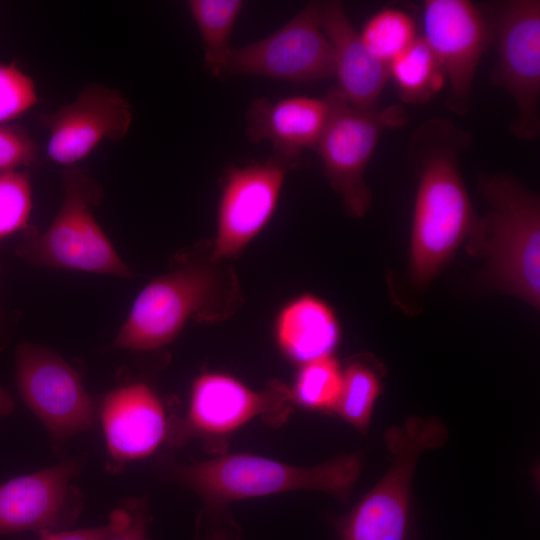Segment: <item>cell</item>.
<instances>
[{"mask_svg":"<svg viewBox=\"0 0 540 540\" xmlns=\"http://www.w3.org/2000/svg\"><path fill=\"white\" fill-rule=\"evenodd\" d=\"M19 394L46 428L54 447L95 428L98 408L81 375L46 347L21 342L15 353Z\"/></svg>","mask_w":540,"mask_h":540,"instance_id":"9c48e42d","label":"cell"},{"mask_svg":"<svg viewBox=\"0 0 540 540\" xmlns=\"http://www.w3.org/2000/svg\"><path fill=\"white\" fill-rule=\"evenodd\" d=\"M79 472V463L69 459L0 484V534L73 525L83 509V496L71 483Z\"/></svg>","mask_w":540,"mask_h":540,"instance_id":"9a60e30c","label":"cell"},{"mask_svg":"<svg viewBox=\"0 0 540 540\" xmlns=\"http://www.w3.org/2000/svg\"><path fill=\"white\" fill-rule=\"evenodd\" d=\"M490 12L487 20L497 48L491 82L514 102L511 132L521 140H533L540 131V1L497 2Z\"/></svg>","mask_w":540,"mask_h":540,"instance_id":"ba28073f","label":"cell"},{"mask_svg":"<svg viewBox=\"0 0 540 540\" xmlns=\"http://www.w3.org/2000/svg\"><path fill=\"white\" fill-rule=\"evenodd\" d=\"M299 167L274 155L262 162L232 167L224 177L218 202L215 259L238 258L271 220L287 173Z\"/></svg>","mask_w":540,"mask_h":540,"instance_id":"8fae6325","label":"cell"},{"mask_svg":"<svg viewBox=\"0 0 540 540\" xmlns=\"http://www.w3.org/2000/svg\"><path fill=\"white\" fill-rule=\"evenodd\" d=\"M98 418L115 468L151 455L169 433L160 399L141 382L107 393L98 408Z\"/></svg>","mask_w":540,"mask_h":540,"instance_id":"2e32d148","label":"cell"},{"mask_svg":"<svg viewBox=\"0 0 540 540\" xmlns=\"http://www.w3.org/2000/svg\"><path fill=\"white\" fill-rule=\"evenodd\" d=\"M244 6L241 0H191L188 7L199 30L206 68L220 77L232 49L230 38Z\"/></svg>","mask_w":540,"mask_h":540,"instance_id":"7402d4cb","label":"cell"},{"mask_svg":"<svg viewBox=\"0 0 540 540\" xmlns=\"http://www.w3.org/2000/svg\"><path fill=\"white\" fill-rule=\"evenodd\" d=\"M14 400L10 393L0 386V418L12 413L14 409Z\"/></svg>","mask_w":540,"mask_h":540,"instance_id":"f546056e","label":"cell"},{"mask_svg":"<svg viewBox=\"0 0 540 540\" xmlns=\"http://www.w3.org/2000/svg\"><path fill=\"white\" fill-rule=\"evenodd\" d=\"M38 158V145L24 127L0 124V173L27 170Z\"/></svg>","mask_w":540,"mask_h":540,"instance_id":"4316f807","label":"cell"},{"mask_svg":"<svg viewBox=\"0 0 540 540\" xmlns=\"http://www.w3.org/2000/svg\"><path fill=\"white\" fill-rule=\"evenodd\" d=\"M332 111L330 91L322 98H257L246 112L247 137L268 141L274 156L301 166L305 149H315Z\"/></svg>","mask_w":540,"mask_h":540,"instance_id":"e0dca14e","label":"cell"},{"mask_svg":"<svg viewBox=\"0 0 540 540\" xmlns=\"http://www.w3.org/2000/svg\"><path fill=\"white\" fill-rule=\"evenodd\" d=\"M359 454L298 467L253 454H229L202 462L175 464L172 477L200 495L208 507L292 490H316L347 501L361 472Z\"/></svg>","mask_w":540,"mask_h":540,"instance_id":"277c9868","label":"cell"},{"mask_svg":"<svg viewBox=\"0 0 540 540\" xmlns=\"http://www.w3.org/2000/svg\"><path fill=\"white\" fill-rule=\"evenodd\" d=\"M238 277L206 240L174 256L173 267L138 294L113 346L147 351L171 343L188 321L218 323L242 304Z\"/></svg>","mask_w":540,"mask_h":540,"instance_id":"7a4b0ae2","label":"cell"},{"mask_svg":"<svg viewBox=\"0 0 540 540\" xmlns=\"http://www.w3.org/2000/svg\"><path fill=\"white\" fill-rule=\"evenodd\" d=\"M119 510L116 508L110 514L109 521L102 526L60 531H39V540H103L114 529L118 522Z\"/></svg>","mask_w":540,"mask_h":540,"instance_id":"f1b7e54d","label":"cell"},{"mask_svg":"<svg viewBox=\"0 0 540 540\" xmlns=\"http://www.w3.org/2000/svg\"><path fill=\"white\" fill-rule=\"evenodd\" d=\"M422 38L435 55L450 88L448 104L457 114L470 107L473 81L493 36L484 13L468 0H426Z\"/></svg>","mask_w":540,"mask_h":540,"instance_id":"4fadbf2b","label":"cell"},{"mask_svg":"<svg viewBox=\"0 0 540 540\" xmlns=\"http://www.w3.org/2000/svg\"><path fill=\"white\" fill-rule=\"evenodd\" d=\"M388 71L401 99L412 104L430 100L446 82L435 55L422 37L393 59Z\"/></svg>","mask_w":540,"mask_h":540,"instance_id":"ffe728a7","label":"cell"},{"mask_svg":"<svg viewBox=\"0 0 540 540\" xmlns=\"http://www.w3.org/2000/svg\"><path fill=\"white\" fill-rule=\"evenodd\" d=\"M118 510V522L103 540H150L148 504L144 499H130Z\"/></svg>","mask_w":540,"mask_h":540,"instance_id":"83f0119b","label":"cell"},{"mask_svg":"<svg viewBox=\"0 0 540 540\" xmlns=\"http://www.w3.org/2000/svg\"><path fill=\"white\" fill-rule=\"evenodd\" d=\"M448 430L435 417H409L387 429L391 464L383 478L345 516L335 519L340 540H407L414 471L423 452L438 448Z\"/></svg>","mask_w":540,"mask_h":540,"instance_id":"8992f818","label":"cell"},{"mask_svg":"<svg viewBox=\"0 0 540 540\" xmlns=\"http://www.w3.org/2000/svg\"><path fill=\"white\" fill-rule=\"evenodd\" d=\"M411 540H419L415 530L411 534Z\"/></svg>","mask_w":540,"mask_h":540,"instance_id":"1f68e13d","label":"cell"},{"mask_svg":"<svg viewBox=\"0 0 540 540\" xmlns=\"http://www.w3.org/2000/svg\"><path fill=\"white\" fill-rule=\"evenodd\" d=\"M359 35L367 49L387 65L418 38L413 18L396 8L377 11L366 21Z\"/></svg>","mask_w":540,"mask_h":540,"instance_id":"cb8c5ba5","label":"cell"},{"mask_svg":"<svg viewBox=\"0 0 540 540\" xmlns=\"http://www.w3.org/2000/svg\"><path fill=\"white\" fill-rule=\"evenodd\" d=\"M259 76L297 83L334 77L331 45L319 20V2H310L267 37L230 50L220 77Z\"/></svg>","mask_w":540,"mask_h":540,"instance_id":"30bf717a","label":"cell"},{"mask_svg":"<svg viewBox=\"0 0 540 540\" xmlns=\"http://www.w3.org/2000/svg\"><path fill=\"white\" fill-rule=\"evenodd\" d=\"M383 371L377 362L361 356L343 368V383L334 411L360 432L368 428L375 403L382 393Z\"/></svg>","mask_w":540,"mask_h":540,"instance_id":"44dd1931","label":"cell"},{"mask_svg":"<svg viewBox=\"0 0 540 540\" xmlns=\"http://www.w3.org/2000/svg\"><path fill=\"white\" fill-rule=\"evenodd\" d=\"M40 102L33 78L16 62H0V124H11Z\"/></svg>","mask_w":540,"mask_h":540,"instance_id":"484cf974","label":"cell"},{"mask_svg":"<svg viewBox=\"0 0 540 540\" xmlns=\"http://www.w3.org/2000/svg\"><path fill=\"white\" fill-rule=\"evenodd\" d=\"M279 350L300 365L334 356L341 326L334 309L314 294H302L279 311L274 327Z\"/></svg>","mask_w":540,"mask_h":540,"instance_id":"d6986e66","label":"cell"},{"mask_svg":"<svg viewBox=\"0 0 540 540\" xmlns=\"http://www.w3.org/2000/svg\"><path fill=\"white\" fill-rule=\"evenodd\" d=\"M207 540H231L228 533L223 528L211 529Z\"/></svg>","mask_w":540,"mask_h":540,"instance_id":"4dcf8cb0","label":"cell"},{"mask_svg":"<svg viewBox=\"0 0 540 540\" xmlns=\"http://www.w3.org/2000/svg\"><path fill=\"white\" fill-rule=\"evenodd\" d=\"M479 186L490 204L466 243L486 259L480 284L489 292L511 295L534 309L540 306L539 197L506 174H482Z\"/></svg>","mask_w":540,"mask_h":540,"instance_id":"3957f363","label":"cell"},{"mask_svg":"<svg viewBox=\"0 0 540 540\" xmlns=\"http://www.w3.org/2000/svg\"><path fill=\"white\" fill-rule=\"evenodd\" d=\"M32 186L28 170L0 173V239L29 226Z\"/></svg>","mask_w":540,"mask_h":540,"instance_id":"d4e9b609","label":"cell"},{"mask_svg":"<svg viewBox=\"0 0 540 540\" xmlns=\"http://www.w3.org/2000/svg\"><path fill=\"white\" fill-rule=\"evenodd\" d=\"M63 197L59 210L44 231L29 225L21 232L16 253L26 261L49 268L77 270L131 278L98 224L93 206L100 203V186L80 165L62 170Z\"/></svg>","mask_w":540,"mask_h":540,"instance_id":"5b68a950","label":"cell"},{"mask_svg":"<svg viewBox=\"0 0 540 540\" xmlns=\"http://www.w3.org/2000/svg\"><path fill=\"white\" fill-rule=\"evenodd\" d=\"M132 119V106L119 91L90 83L73 101L41 115L46 157L63 168L79 165L103 141L124 139Z\"/></svg>","mask_w":540,"mask_h":540,"instance_id":"5bb4252c","label":"cell"},{"mask_svg":"<svg viewBox=\"0 0 540 540\" xmlns=\"http://www.w3.org/2000/svg\"><path fill=\"white\" fill-rule=\"evenodd\" d=\"M330 93L331 115L315 150L345 211L362 218L372 205V193L365 182L367 166L383 132L403 126L407 113L397 104L360 110L350 106L336 88Z\"/></svg>","mask_w":540,"mask_h":540,"instance_id":"52a82bcc","label":"cell"},{"mask_svg":"<svg viewBox=\"0 0 540 540\" xmlns=\"http://www.w3.org/2000/svg\"><path fill=\"white\" fill-rule=\"evenodd\" d=\"M319 20L333 52L336 89L354 108H377L390 79L388 65L364 45L341 2H319Z\"/></svg>","mask_w":540,"mask_h":540,"instance_id":"ac0fdd59","label":"cell"},{"mask_svg":"<svg viewBox=\"0 0 540 540\" xmlns=\"http://www.w3.org/2000/svg\"><path fill=\"white\" fill-rule=\"evenodd\" d=\"M471 136L450 120L433 118L410 138L408 157L418 175L413 208L408 274L425 289L472 235L478 217L460 171V156Z\"/></svg>","mask_w":540,"mask_h":540,"instance_id":"6da1fadb","label":"cell"},{"mask_svg":"<svg viewBox=\"0 0 540 540\" xmlns=\"http://www.w3.org/2000/svg\"><path fill=\"white\" fill-rule=\"evenodd\" d=\"M343 383V368L334 356L300 365L293 388L294 402L309 410L334 411Z\"/></svg>","mask_w":540,"mask_h":540,"instance_id":"603a6c76","label":"cell"},{"mask_svg":"<svg viewBox=\"0 0 540 540\" xmlns=\"http://www.w3.org/2000/svg\"><path fill=\"white\" fill-rule=\"evenodd\" d=\"M292 402L290 389L281 382L255 391L228 374L204 372L193 381L188 413L174 438L182 442L194 435L229 434L256 417L283 423Z\"/></svg>","mask_w":540,"mask_h":540,"instance_id":"7c38bea8","label":"cell"}]
</instances>
